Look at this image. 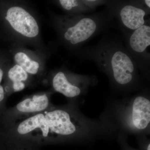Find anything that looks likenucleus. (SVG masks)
<instances>
[{"mask_svg": "<svg viewBox=\"0 0 150 150\" xmlns=\"http://www.w3.org/2000/svg\"><path fill=\"white\" fill-rule=\"evenodd\" d=\"M53 85L56 91L67 97H74L79 95L81 92V89L70 82L64 73L62 71L59 72L54 76Z\"/></svg>", "mask_w": 150, "mask_h": 150, "instance_id": "obj_9", "label": "nucleus"}, {"mask_svg": "<svg viewBox=\"0 0 150 150\" xmlns=\"http://www.w3.org/2000/svg\"><path fill=\"white\" fill-rule=\"evenodd\" d=\"M144 3L145 5L148 7V8H150V0H144Z\"/></svg>", "mask_w": 150, "mask_h": 150, "instance_id": "obj_17", "label": "nucleus"}, {"mask_svg": "<svg viewBox=\"0 0 150 150\" xmlns=\"http://www.w3.org/2000/svg\"><path fill=\"white\" fill-rule=\"evenodd\" d=\"M25 84L22 82L13 83V88L15 91H19L24 88Z\"/></svg>", "mask_w": 150, "mask_h": 150, "instance_id": "obj_15", "label": "nucleus"}, {"mask_svg": "<svg viewBox=\"0 0 150 150\" xmlns=\"http://www.w3.org/2000/svg\"><path fill=\"white\" fill-rule=\"evenodd\" d=\"M4 88L2 86L0 85V102L4 99Z\"/></svg>", "mask_w": 150, "mask_h": 150, "instance_id": "obj_16", "label": "nucleus"}, {"mask_svg": "<svg viewBox=\"0 0 150 150\" xmlns=\"http://www.w3.org/2000/svg\"><path fill=\"white\" fill-rule=\"evenodd\" d=\"M48 99L46 95L34 96L32 98H27L17 105L18 110L20 112H40L47 108Z\"/></svg>", "mask_w": 150, "mask_h": 150, "instance_id": "obj_10", "label": "nucleus"}, {"mask_svg": "<svg viewBox=\"0 0 150 150\" xmlns=\"http://www.w3.org/2000/svg\"><path fill=\"white\" fill-rule=\"evenodd\" d=\"M45 118L49 131L63 136L71 135L76 131L70 115L63 110H56L47 112Z\"/></svg>", "mask_w": 150, "mask_h": 150, "instance_id": "obj_6", "label": "nucleus"}, {"mask_svg": "<svg viewBox=\"0 0 150 150\" xmlns=\"http://www.w3.org/2000/svg\"><path fill=\"white\" fill-rule=\"evenodd\" d=\"M3 76V71L2 70L0 69V83H1V82L2 80V78Z\"/></svg>", "mask_w": 150, "mask_h": 150, "instance_id": "obj_18", "label": "nucleus"}, {"mask_svg": "<svg viewBox=\"0 0 150 150\" xmlns=\"http://www.w3.org/2000/svg\"><path fill=\"white\" fill-rule=\"evenodd\" d=\"M67 27L63 30V38L71 46L81 47L92 38L107 31L112 26L113 17L107 9L86 14H75L67 18Z\"/></svg>", "mask_w": 150, "mask_h": 150, "instance_id": "obj_2", "label": "nucleus"}, {"mask_svg": "<svg viewBox=\"0 0 150 150\" xmlns=\"http://www.w3.org/2000/svg\"><path fill=\"white\" fill-rule=\"evenodd\" d=\"M127 51L144 73L149 72L150 67V22L131 32L122 33Z\"/></svg>", "mask_w": 150, "mask_h": 150, "instance_id": "obj_4", "label": "nucleus"}, {"mask_svg": "<svg viewBox=\"0 0 150 150\" xmlns=\"http://www.w3.org/2000/svg\"><path fill=\"white\" fill-rule=\"evenodd\" d=\"M83 1L93 12L98 7L105 5L106 0H83Z\"/></svg>", "mask_w": 150, "mask_h": 150, "instance_id": "obj_14", "label": "nucleus"}, {"mask_svg": "<svg viewBox=\"0 0 150 150\" xmlns=\"http://www.w3.org/2000/svg\"><path fill=\"white\" fill-rule=\"evenodd\" d=\"M79 55L84 61L93 62L119 86L132 83L139 70L136 62L117 36L105 34L95 45L85 46Z\"/></svg>", "mask_w": 150, "mask_h": 150, "instance_id": "obj_1", "label": "nucleus"}, {"mask_svg": "<svg viewBox=\"0 0 150 150\" xmlns=\"http://www.w3.org/2000/svg\"><path fill=\"white\" fill-rule=\"evenodd\" d=\"M40 129L43 137H48L49 129L44 114L38 113L25 119L19 125L17 131L21 135L30 133L35 129Z\"/></svg>", "mask_w": 150, "mask_h": 150, "instance_id": "obj_8", "label": "nucleus"}, {"mask_svg": "<svg viewBox=\"0 0 150 150\" xmlns=\"http://www.w3.org/2000/svg\"><path fill=\"white\" fill-rule=\"evenodd\" d=\"M14 59L17 65L20 66L26 72L35 74L38 71L39 64L35 61H32L24 53H17L14 56Z\"/></svg>", "mask_w": 150, "mask_h": 150, "instance_id": "obj_12", "label": "nucleus"}, {"mask_svg": "<svg viewBox=\"0 0 150 150\" xmlns=\"http://www.w3.org/2000/svg\"><path fill=\"white\" fill-rule=\"evenodd\" d=\"M59 1L62 8L67 11H73L75 14H86L93 12L86 5L83 0H60Z\"/></svg>", "mask_w": 150, "mask_h": 150, "instance_id": "obj_11", "label": "nucleus"}, {"mask_svg": "<svg viewBox=\"0 0 150 150\" xmlns=\"http://www.w3.org/2000/svg\"><path fill=\"white\" fill-rule=\"evenodd\" d=\"M132 117L136 128L146 129L150 121V100L143 96L137 97L133 104Z\"/></svg>", "mask_w": 150, "mask_h": 150, "instance_id": "obj_7", "label": "nucleus"}, {"mask_svg": "<svg viewBox=\"0 0 150 150\" xmlns=\"http://www.w3.org/2000/svg\"><path fill=\"white\" fill-rule=\"evenodd\" d=\"M147 150H150V144H149L148 145V148H147Z\"/></svg>", "mask_w": 150, "mask_h": 150, "instance_id": "obj_19", "label": "nucleus"}, {"mask_svg": "<svg viewBox=\"0 0 150 150\" xmlns=\"http://www.w3.org/2000/svg\"><path fill=\"white\" fill-rule=\"evenodd\" d=\"M6 18L16 31L25 37L33 38L38 35L39 28L37 22L22 8H10L7 11Z\"/></svg>", "mask_w": 150, "mask_h": 150, "instance_id": "obj_5", "label": "nucleus"}, {"mask_svg": "<svg viewBox=\"0 0 150 150\" xmlns=\"http://www.w3.org/2000/svg\"><path fill=\"white\" fill-rule=\"evenodd\" d=\"M8 76L13 83L26 81L28 78L27 73L18 65H15L11 68L9 71Z\"/></svg>", "mask_w": 150, "mask_h": 150, "instance_id": "obj_13", "label": "nucleus"}, {"mask_svg": "<svg viewBox=\"0 0 150 150\" xmlns=\"http://www.w3.org/2000/svg\"><path fill=\"white\" fill-rule=\"evenodd\" d=\"M106 9L118 21L121 32H131L150 22V8L144 1L106 0Z\"/></svg>", "mask_w": 150, "mask_h": 150, "instance_id": "obj_3", "label": "nucleus"}]
</instances>
